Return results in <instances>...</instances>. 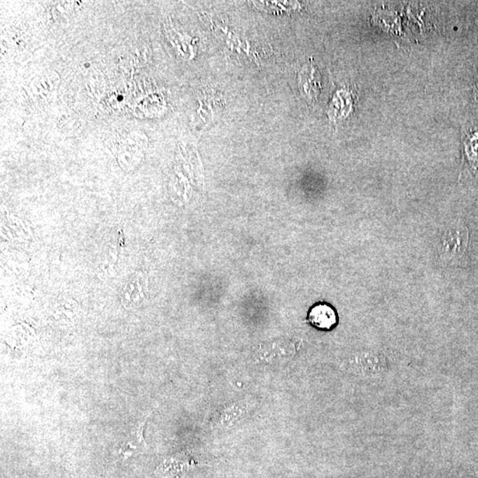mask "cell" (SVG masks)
<instances>
[{"mask_svg": "<svg viewBox=\"0 0 478 478\" xmlns=\"http://www.w3.org/2000/svg\"><path fill=\"white\" fill-rule=\"evenodd\" d=\"M469 244V232L461 220L454 223L444 233L440 244V255L444 260H453L464 255Z\"/></svg>", "mask_w": 478, "mask_h": 478, "instance_id": "1", "label": "cell"}, {"mask_svg": "<svg viewBox=\"0 0 478 478\" xmlns=\"http://www.w3.org/2000/svg\"><path fill=\"white\" fill-rule=\"evenodd\" d=\"M309 322L317 329L332 330L337 323L336 311L328 304H317L309 311Z\"/></svg>", "mask_w": 478, "mask_h": 478, "instance_id": "2", "label": "cell"}, {"mask_svg": "<svg viewBox=\"0 0 478 478\" xmlns=\"http://www.w3.org/2000/svg\"><path fill=\"white\" fill-rule=\"evenodd\" d=\"M300 91L309 99H316L319 95L320 76L312 66L304 69L300 73Z\"/></svg>", "mask_w": 478, "mask_h": 478, "instance_id": "3", "label": "cell"}, {"mask_svg": "<svg viewBox=\"0 0 478 478\" xmlns=\"http://www.w3.org/2000/svg\"><path fill=\"white\" fill-rule=\"evenodd\" d=\"M477 87H478V79H477Z\"/></svg>", "mask_w": 478, "mask_h": 478, "instance_id": "4", "label": "cell"}]
</instances>
